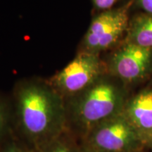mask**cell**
<instances>
[{"instance_id": "obj_2", "label": "cell", "mask_w": 152, "mask_h": 152, "mask_svg": "<svg viewBox=\"0 0 152 152\" xmlns=\"http://www.w3.org/2000/svg\"><path fill=\"white\" fill-rule=\"evenodd\" d=\"M74 98V118L86 128H93L119 113L122 102L121 93L115 85L99 80Z\"/></svg>"}, {"instance_id": "obj_5", "label": "cell", "mask_w": 152, "mask_h": 152, "mask_svg": "<svg viewBox=\"0 0 152 152\" xmlns=\"http://www.w3.org/2000/svg\"><path fill=\"white\" fill-rule=\"evenodd\" d=\"M127 7L109 9L93 19L83 40V51L97 54L113 46L127 29Z\"/></svg>"}, {"instance_id": "obj_10", "label": "cell", "mask_w": 152, "mask_h": 152, "mask_svg": "<svg viewBox=\"0 0 152 152\" xmlns=\"http://www.w3.org/2000/svg\"><path fill=\"white\" fill-rule=\"evenodd\" d=\"M118 0H92L93 5L98 10H109Z\"/></svg>"}, {"instance_id": "obj_13", "label": "cell", "mask_w": 152, "mask_h": 152, "mask_svg": "<svg viewBox=\"0 0 152 152\" xmlns=\"http://www.w3.org/2000/svg\"><path fill=\"white\" fill-rule=\"evenodd\" d=\"M4 152H26L21 148L18 147L16 144H11L7 146Z\"/></svg>"}, {"instance_id": "obj_8", "label": "cell", "mask_w": 152, "mask_h": 152, "mask_svg": "<svg viewBox=\"0 0 152 152\" xmlns=\"http://www.w3.org/2000/svg\"><path fill=\"white\" fill-rule=\"evenodd\" d=\"M130 42L144 48H152V15L139 17L130 30Z\"/></svg>"}, {"instance_id": "obj_11", "label": "cell", "mask_w": 152, "mask_h": 152, "mask_svg": "<svg viewBox=\"0 0 152 152\" xmlns=\"http://www.w3.org/2000/svg\"><path fill=\"white\" fill-rule=\"evenodd\" d=\"M7 120V112L6 107L2 102L0 101V134L4 130Z\"/></svg>"}, {"instance_id": "obj_6", "label": "cell", "mask_w": 152, "mask_h": 152, "mask_svg": "<svg viewBox=\"0 0 152 152\" xmlns=\"http://www.w3.org/2000/svg\"><path fill=\"white\" fill-rule=\"evenodd\" d=\"M151 56V49L128 43L113 54L110 66L112 72L120 78L134 81L147 73Z\"/></svg>"}, {"instance_id": "obj_12", "label": "cell", "mask_w": 152, "mask_h": 152, "mask_svg": "<svg viewBox=\"0 0 152 152\" xmlns=\"http://www.w3.org/2000/svg\"><path fill=\"white\" fill-rule=\"evenodd\" d=\"M137 2L146 12L152 15V0H137Z\"/></svg>"}, {"instance_id": "obj_4", "label": "cell", "mask_w": 152, "mask_h": 152, "mask_svg": "<svg viewBox=\"0 0 152 152\" xmlns=\"http://www.w3.org/2000/svg\"><path fill=\"white\" fill-rule=\"evenodd\" d=\"M142 138L126 115L118 113L92 128L90 142L102 152H128L137 147Z\"/></svg>"}, {"instance_id": "obj_7", "label": "cell", "mask_w": 152, "mask_h": 152, "mask_svg": "<svg viewBox=\"0 0 152 152\" xmlns=\"http://www.w3.org/2000/svg\"><path fill=\"white\" fill-rule=\"evenodd\" d=\"M126 117L142 137L152 132V91L138 94L129 104Z\"/></svg>"}, {"instance_id": "obj_14", "label": "cell", "mask_w": 152, "mask_h": 152, "mask_svg": "<svg viewBox=\"0 0 152 152\" xmlns=\"http://www.w3.org/2000/svg\"><path fill=\"white\" fill-rule=\"evenodd\" d=\"M150 140H151V141L152 142V132H151V136H150Z\"/></svg>"}, {"instance_id": "obj_3", "label": "cell", "mask_w": 152, "mask_h": 152, "mask_svg": "<svg viewBox=\"0 0 152 152\" xmlns=\"http://www.w3.org/2000/svg\"><path fill=\"white\" fill-rule=\"evenodd\" d=\"M102 65L98 55L81 52L51 79L49 85L61 96H77L99 80Z\"/></svg>"}, {"instance_id": "obj_1", "label": "cell", "mask_w": 152, "mask_h": 152, "mask_svg": "<svg viewBox=\"0 0 152 152\" xmlns=\"http://www.w3.org/2000/svg\"><path fill=\"white\" fill-rule=\"evenodd\" d=\"M17 109L25 133L43 146L59 136L65 124L62 96L49 85L33 83L23 86L17 94Z\"/></svg>"}, {"instance_id": "obj_9", "label": "cell", "mask_w": 152, "mask_h": 152, "mask_svg": "<svg viewBox=\"0 0 152 152\" xmlns=\"http://www.w3.org/2000/svg\"><path fill=\"white\" fill-rule=\"evenodd\" d=\"M45 152H78L71 142L57 137L45 145Z\"/></svg>"}]
</instances>
